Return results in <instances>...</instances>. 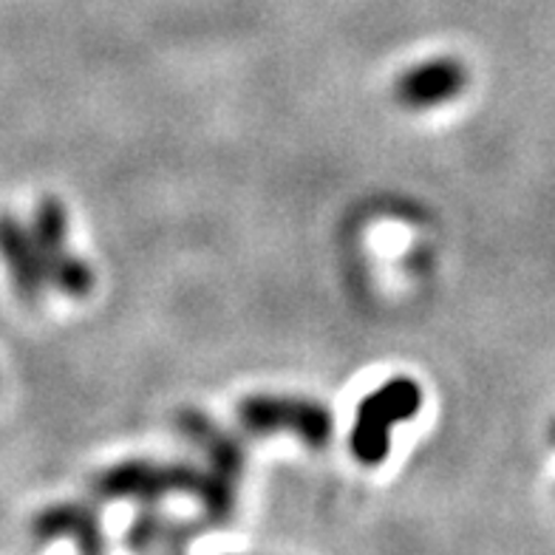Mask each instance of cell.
<instances>
[{"label":"cell","instance_id":"1","mask_svg":"<svg viewBox=\"0 0 555 555\" xmlns=\"http://www.w3.org/2000/svg\"><path fill=\"white\" fill-rule=\"evenodd\" d=\"M91 493L103 502L131 499L139 504H156L165 496H193L205 511L202 519L193 521L196 533L202 535L233 521L238 482L216 474L212 468H196L193 462L128 460L96 474Z\"/></svg>","mask_w":555,"mask_h":555},{"label":"cell","instance_id":"2","mask_svg":"<svg viewBox=\"0 0 555 555\" xmlns=\"http://www.w3.org/2000/svg\"><path fill=\"white\" fill-rule=\"evenodd\" d=\"M423 409V388L411 377H395L374 388L358 405L349 446L358 462L374 468L391 451V431L405 420H414Z\"/></svg>","mask_w":555,"mask_h":555},{"label":"cell","instance_id":"3","mask_svg":"<svg viewBox=\"0 0 555 555\" xmlns=\"http://www.w3.org/2000/svg\"><path fill=\"white\" fill-rule=\"evenodd\" d=\"M238 425L247 434H298L309 448H326L335 416L318 400L293 395H253L238 402Z\"/></svg>","mask_w":555,"mask_h":555},{"label":"cell","instance_id":"4","mask_svg":"<svg viewBox=\"0 0 555 555\" xmlns=\"http://www.w3.org/2000/svg\"><path fill=\"white\" fill-rule=\"evenodd\" d=\"M31 235H35L37 253H40V261H43L46 281L57 286L63 295L86 298L91 293V286H94V272L74 249H68L66 207L60 205L54 196H46L37 205Z\"/></svg>","mask_w":555,"mask_h":555},{"label":"cell","instance_id":"5","mask_svg":"<svg viewBox=\"0 0 555 555\" xmlns=\"http://www.w3.org/2000/svg\"><path fill=\"white\" fill-rule=\"evenodd\" d=\"M465 86H468V72L460 60L437 57L402 72L395 86V94L405 108L425 111L446 105L448 100L460 96Z\"/></svg>","mask_w":555,"mask_h":555},{"label":"cell","instance_id":"6","mask_svg":"<svg viewBox=\"0 0 555 555\" xmlns=\"http://www.w3.org/2000/svg\"><path fill=\"white\" fill-rule=\"evenodd\" d=\"M0 258L7 263L9 275L15 281V289L23 300H35L43 293L46 281L43 261L37 253L31 227L23 224L15 212L0 210Z\"/></svg>","mask_w":555,"mask_h":555},{"label":"cell","instance_id":"7","mask_svg":"<svg viewBox=\"0 0 555 555\" xmlns=\"http://www.w3.org/2000/svg\"><path fill=\"white\" fill-rule=\"evenodd\" d=\"M31 530L40 541L72 539L82 553H103L105 550L103 521L91 504H52L43 513H37Z\"/></svg>","mask_w":555,"mask_h":555},{"label":"cell","instance_id":"8","mask_svg":"<svg viewBox=\"0 0 555 555\" xmlns=\"http://www.w3.org/2000/svg\"><path fill=\"white\" fill-rule=\"evenodd\" d=\"M176 425H179V431H182L184 437L193 439V446H198L205 451L207 462H210V468L216 470V474L227 476V479H233V482L242 479L244 448L233 434H227L216 420H210L207 414L193 409L179 411Z\"/></svg>","mask_w":555,"mask_h":555},{"label":"cell","instance_id":"9","mask_svg":"<svg viewBox=\"0 0 555 555\" xmlns=\"http://www.w3.org/2000/svg\"><path fill=\"white\" fill-rule=\"evenodd\" d=\"M162 521H165V516L156 511L154 504H142V511L137 513V519H133L131 527H128L125 544H128L131 550L156 547V541H159V533H162Z\"/></svg>","mask_w":555,"mask_h":555},{"label":"cell","instance_id":"10","mask_svg":"<svg viewBox=\"0 0 555 555\" xmlns=\"http://www.w3.org/2000/svg\"><path fill=\"white\" fill-rule=\"evenodd\" d=\"M550 437H553V442H555V423H553V428H550Z\"/></svg>","mask_w":555,"mask_h":555}]
</instances>
